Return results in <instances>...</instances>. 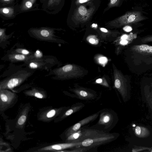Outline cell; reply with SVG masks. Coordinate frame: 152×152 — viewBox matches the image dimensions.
I'll return each mask as SVG.
<instances>
[{
	"mask_svg": "<svg viewBox=\"0 0 152 152\" xmlns=\"http://www.w3.org/2000/svg\"><path fill=\"white\" fill-rule=\"evenodd\" d=\"M81 128L83 135L80 147L85 152L110 142L116 139L119 135L118 133L105 132L92 126L90 127L83 126Z\"/></svg>",
	"mask_w": 152,
	"mask_h": 152,
	"instance_id": "cell-1",
	"label": "cell"
},
{
	"mask_svg": "<svg viewBox=\"0 0 152 152\" xmlns=\"http://www.w3.org/2000/svg\"><path fill=\"white\" fill-rule=\"evenodd\" d=\"M98 122L92 126L106 132H110L118 121L117 114L111 109H105L100 110Z\"/></svg>",
	"mask_w": 152,
	"mask_h": 152,
	"instance_id": "cell-2",
	"label": "cell"
},
{
	"mask_svg": "<svg viewBox=\"0 0 152 152\" xmlns=\"http://www.w3.org/2000/svg\"><path fill=\"white\" fill-rule=\"evenodd\" d=\"M133 61L139 64L152 63V46L143 44L132 46L131 49Z\"/></svg>",
	"mask_w": 152,
	"mask_h": 152,
	"instance_id": "cell-3",
	"label": "cell"
},
{
	"mask_svg": "<svg viewBox=\"0 0 152 152\" xmlns=\"http://www.w3.org/2000/svg\"><path fill=\"white\" fill-rule=\"evenodd\" d=\"M31 73L25 71L18 72L0 82V90L12 89L19 86L31 75Z\"/></svg>",
	"mask_w": 152,
	"mask_h": 152,
	"instance_id": "cell-4",
	"label": "cell"
},
{
	"mask_svg": "<svg viewBox=\"0 0 152 152\" xmlns=\"http://www.w3.org/2000/svg\"><path fill=\"white\" fill-rule=\"evenodd\" d=\"M145 19V18L140 12L135 11L127 12L114 19L112 22L121 26L136 23Z\"/></svg>",
	"mask_w": 152,
	"mask_h": 152,
	"instance_id": "cell-5",
	"label": "cell"
},
{
	"mask_svg": "<svg viewBox=\"0 0 152 152\" xmlns=\"http://www.w3.org/2000/svg\"><path fill=\"white\" fill-rule=\"evenodd\" d=\"M54 28L48 27L34 28H30L29 32L34 37L43 40L51 41L56 40L55 38Z\"/></svg>",
	"mask_w": 152,
	"mask_h": 152,
	"instance_id": "cell-6",
	"label": "cell"
},
{
	"mask_svg": "<svg viewBox=\"0 0 152 152\" xmlns=\"http://www.w3.org/2000/svg\"><path fill=\"white\" fill-rule=\"evenodd\" d=\"M141 94L142 101L145 104L150 118L152 121V83L145 85L141 88Z\"/></svg>",
	"mask_w": 152,
	"mask_h": 152,
	"instance_id": "cell-7",
	"label": "cell"
},
{
	"mask_svg": "<svg viewBox=\"0 0 152 152\" xmlns=\"http://www.w3.org/2000/svg\"><path fill=\"white\" fill-rule=\"evenodd\" d=\"M99 113L100 111L83 118L70 127L65 132L66 137L71 134L77 131L83 126L95 120L99 116Z\"/></svg>",
	"mask_w": 152,
	"mask_h": 152,
	"instance_id": "cell-8",
	"label": "cell"
},
{
	"mask_svg": "<svg viewBox=\"0 0 152 152\" xmlns=\"http://www.w3.org/2000/svg\"><path fill=\"white\" fill-rule=\"evenodd\" d=\"M15 93L7 89L0 90V109L3 110L8 107L16 98Z\"/></svg>",
	"mask_w": 152,
	"mask_h": 152,
	"instance_id": "cell-9",
	"label": "cell"
},
{
	"mask_svg": "<svg viewBox=\"0 0 152 152\" xmlns=\"http://www.w3.org/2000/svg\"><path fill=\"white\" fill-rule=\"evenodd\" d=\"M81 142H68L59 143L54 144L45 147L38 150V151H58L60 150L64 149L76 148L80 147Z\"/></svg>",
	"mask_w": 152,
	"mask_h": 152,
	"instance_id": "cell-10",
	"label": "cell"
},
{
	"mask_svg": "<svg viewBox=\"0 0 152 152\" xmlns=\"http://www.w3.org/2000/svg\"><path fill=\"white\" fill-rule=\"evenodd\" d=\"M93 7L87 9L83 5L78 7L74 15V18L77 21L85 22L88 20L94 11Z\"/></svg>",
	"mask_w": 152,
	"mask_h": 152,
	"instance_id": "cell-11",
	"label": "cell"
},
{
	"mask_svg": "<svg viewBox=\"0 0 152 152\" xmlns=\"http://www.w3.org/2000/svg\"><path fill=\"white\" fill-rule=\"evenodd\" d=\"M62 0H47L42 4V10L47 13L55 15L58 12Z\"/></svg>",
	"mask_w": 152,
	"mask_h": 152,
	"instance_id": "cell-12",
	"label": "cell"
},
{
	"mask_svg": "<svg viewBox=\"0 0 152 152\" xmlns=\"http://www.w3.org/2000/svg\"><path fill=\"white\" fill-rule=\"evenodd\" d=\"M18 5L10 7H2L0 8V15L4 19H11L15 18L19 13Z\"/></svg>",
	"mask_w": 152,
	"mask_h": 152,
	"instance_id": "cell-13",
	"label": "cell"
},
{
	"mask_svg": "<svg viewBox=\"0 0 152 152\" xmlns=\"http://www.w3.org/2000/svg\"><path fill=\"white\" fill-rule=\"evenodd\" d=\"M8 58L12 62L24 61L26 63L31 60L34 59L32 54L27 56L16 53L10 54Z\"/></svg>",
	"mask_w": 152,
	"mask_h": 152,
	"instance_id": "cell-14",
	"label": "cell"
},
{
	"mask_svg": "<svg viewBox=\"0 0 152 152\" xmlns=\"http://www.w3.org/2000/svg\"><path fill=\"white\" fill-rule=\"evenodd\" d=\"M37 0H22L21 3L18 5L19 13L27 12L33 9Z\"/></svg>",
	"mask_w": 152,
	"mask_h": 152,
	"instance_id": "cell-15",
	"label": "cell"
},
{
	"mask_svg": "<svg viewBox=\"0 0 152 152\" xmlns=\"http://www.w3.org/2000/svg\"><path fill=\"white\" fill-rule=\"evenodd\" d=\"M74 92L77 96V98L83 100H90L95 99L96 94L94 93L82 89H76Z\"/></svg>",
	"mask_w": 152,
	"mask_h": 152,
	"instance_id": "cell-16",
	"label": "cell"
},
{
	"mask_svg": "<svg viewBox=\"0 0 152 152\" xmlns=\"http://www.w3.org/2000/svg\"><path fill=\"white\" fill-rule=\"evenodd\" d=\"M85 106L81 102H77L73 104L63 114L61 118L64 119L82 109Z\"/></svg>",
	"mask_w": 152,
	"mask_h": 152,
	"instance_id": "cell-17",
	"label": "cell"
},
{
	"mask_svg": "<svg viewBox=\"0 0 152 152\" xmlns=\"http://www.w3.org/2000/svg\"><path fill=\"white\" fill-rule=\"evenodd\" d=\"M83 133L82 128L66 137V142H81Z\"/></svg>",
	"mask_w": 152,
	"mask_h": 152,
	"instance_id": "cell-18",
	"label": "cell"
},
{
	"mask_svg": "<svg viewBox=\"0 0 152 152\" xmlns=\"http://www.w3.org/2000/svg\"><path fill=\"white\" fill-rule=\"evenodd\" d=\"M63 110V108H61L58 109H53L50 110L43 113L41 116L42 118L45 120L51 118L56 115L60 114Z\"/></svg>",
	"mask_w": 152,
	"mask_h": 152,
	"instance_id": "cell-19",
	"label": "cell"
},
{
	"mask_svg": "<svg viewBox=\"0 0 152 152\" xmlns=\"http://www.w3.org/2000/svg\"><path fill=\"white\" fill-rule=\"evenodd\" d=\"M25 94L30 96H34L39 99H43L46 97V95L42 91L35 88L26 91Z\"/></svg>",
	"mask_w": 152,
	"mask_h": 152,
	"instance_id": "cell-20",
	"label": "cell"
},
{
	"mask_svg": "<svg viewBox=\"0 0 152 152\" xmlns=\"http://www.w3.org/2000/svg\"><path fill=\"white\" fill-rule=\"evenodd\" d=\"M135 132L137 135L140 137H147L150 134V132L147 128L140 126L135 128Z\"/></svg>",
	"mask_w": 152,
	"mask_h": 152,
	"instance_id": "cell-21",
	"label": "cell"
},
{
	"mask_svg": "<svg viewBox=\"0 0 152 152\" xmlns=\"http://www.w3.org/2000/svg\"><path fill=\"white\" fill-rule=\"evenodd\" d=\"M26 63L27 64L29 68L32 69H36L40 67L43 62L41 59L31 60Z\"/></svg>",
	"mask_w": 152,
	"mask_h": 152,
	"instance_id": "cell-22",
	"label": "cell"
},
{
	"mask_svg": "<svg viewBox=\"0 0 152 152\" xmlns=\"http://www.w3.org/2000/svg\"><path fill=\"white\" fill-rule=\"evenodd\" d=\"M6 29L0 28V43L5 42L9 38V35H7L5 33Z\"/></svg>",
	"mask_w": 152,
	"mask_h": 152,
	"instance_id": "cell-23",
	"label": "cell"
},
{
	"mask_svg": "<svg viewBox=\"0 0 152 152\" xmlns=\"http://www.w3.org/2000/svg\"><path fill=\"white\" fill-rule=\"evenodd\" d=\"M26 115V112H23L22 115L20 116L17 121V124L18 126H23L27 118Z\"/></svg>",
	"mask_w": 152,
	"mask_h": 152,
	"instance_id": "cell-24",
	"label": "cell"
},
{
	"mask_svg": "<svg viewBox=\"0 0 152 152\" xmlns=\"http://www.w3.org/2000/svg\"><path fill=\"white\" fill-rule=\"evenodd\" d=\"M14 53L20 54L25 55H31L30 52L26 49L23 48H18L15 50Z\"/></svg>",
	"mask_w": 152,
	"mask_h": 152,
	"instance_id": "cell-25",
	"label": "cell"
},
{
	"mask_svg": "<svg viewBox=\"0 0 152 152\" xmlns=\"http://www.w3.org/2000/svg\"><path fill=\"white\" fill-rule=\"evenodd\" d=\"M32 55L34 59H41L43 57L42 53L39 50H37Z\"/></svg>",
	"mask_w": 152,
	"mask_h": 152,
	"instance_id": "cell-26",
	"label": "cell"
},
{
	"mask_svg": "<svg viewBox=\"0 0 152 152\" xmlns=\"http://www.w3.org/2000/svg\"><path fill=\"white\" fill-rule=\"evenodd\" d=\"M15 0H0V4L1 6L2 7L10 4L14 2Z\"/></svg>",
	"mask_w": 152,
	"mask_h": 152,
	"instance_id": "cell-27",
	"label": "cell"
},
{
	"mask_svg": "<svg viewBox=\"0 0 152 152\" xmlns=\"http://www.w3.org/2000/svg\"><path fill=\"white\" fill-rule=\"evenodd\" d=\"M120 0H110L108 4V7H111L118 5L119 2Z\"/></svg>",
	"mask_w": 152,
	"mask_h": 152,
	"instance_id": "cell-28",
	"label": "cell"
},
{
	"mask_svg": "<svg viewBox=\"0 0 152 152\" xmlns=\"http://www.w3.org/2000/svg\"><path fill=\"white\" fill-rule=\"evenodd\" d=\"M141 41L143 43L152 42V36H150L141 39Z\"/></svg>",
	"mask_w": 152,
	"mask_h": 152,
	"instance_id": "cell-29",
	"label": "cell"
},
{
	"mask_svg": "<svg viewBox=\"0 0 152 152\" xmlns=\"http://www.w3.org/2000/svg\"><path fill=\"white\" fill-rule=\"evenodd\" d=\"M99 62L103 64L106 63L107 61V58L105 57H102L99 58Z\"/></svg>",
	"mask_w": 152,
	"mask_h": 152,
	"instance_id": "cell-30",
	"label": "cell"
},
{
	"mask_svg": "<svg viewBox=\"0 0 152 152\" xmlns=\"http://www.w3.org/2000/svg\"><path fill=\"white\" fill-rule=\"evenodd\" d=\"M123 30L126 32H129L132 30V28L129 26H126L123 28Z\"/></svg>",
	"mask_w": 152,
	"mask_h": 152,
	"instance_id": "cell-31",
	"label": "cell"
},
{
	"mask_svg": "<svg viewBox=\"0 0 152 152\" xmlns=\"http://www.w3.org/2000/svg\"><path fill=\"white\" fill-rule=\"evenodd\" d=\"M91 0H77L76 1V3L77 4H82L87 2Z\"/></svg>",
	"mask_w": 152,
	"mask_h": 152,
	"instance_id": "cell-32",
	"label": "cell"
},
{
	"mask_svg": "<svg viewBox=\"0 0 152 152\" xmlns=\"http://www.w3.org/2000/svg\"><path fill=\"white\" fill-rule=\"evenodd\" d=\"M129 35H129L127 34H124L121 37V39L122 40L126 39L129 38Z\"/></svg>",
	"mask_w": 152,
	"mask_h": 152,
	"instance_id": "cell-33",
	"label": "cell"
},
{
	"mask_svg": "<svg viewBox=\"0 0 152 152\" xmlns=\"http://www.w3.org/2000/svg\"><path fill=\"white\" fill-rule=\"evenodd\" d=\"M89 42L91 43L94 44L95 43V41L94 39L91 38V39H89Z\"/></svg>",
	"mask_w": 152,
	"mask_h": 152,
	"instance_id": "cell-34",
	"label": "cell"
},
{
	"mask_svg": "<svg viewBox=\"0 0 152 152\" xmlns=\"http://www.w3.org/2000/svg\"><path fill=\"white\" fill-rule=\"evenodd\" d=\"M100 30L102 31H103V32H105V33H106V32H107V31H108L106 29L104 28H101Z\"/></svg>",
	"mask_w": 152,
	"mask_h": 152,
	"instance_id": "cell-35",
	"label": "cell"
},
{
	"mask_svg": "<svg viewBox=\"0 0 152 152\" xmlns=\"http://www.w3.org/2000/svg\"><path fill=\"white\" fill-rule=\"evenodd\" d=\"M102 82V80L101 78H99L97 79L96 81V82L98 83H100Z\"/></svg>",
	"mask_w": 152,
	"mask_h": 152,
	"instance_id": "cell-36",
	"label": "cell"
},
{
	"mask_svg": "<svg viewBox=\"0 0 152 152\" xmlns=\"http://www.w3.org/2000/svg\"><path fill=\"white\" fill-rule=\"evenodd\" d=\"M39 0L41 3L43 4L44 3H45L47 0Z\"/></svg>",
	"mask_w": 152,
	"mask_h": 152,
	"instance_id": "cell-37",
	"label": "cell"
},
{
	"mask_svg": "<svg viewBox=\"0 0 152 152\" xmlns=\"http://www.w3.org/2000/svg\"><path fill=\"white\" fill-rule=\"evenodd\" d=\"M93 27H96L97 26L96 24H93L92 25Z\"/></svg>",
	"mask_w": 152,
	"mask_h": 152,
	"instance_id": "cell-38",
	"label": "cell"
}]
</instances>
